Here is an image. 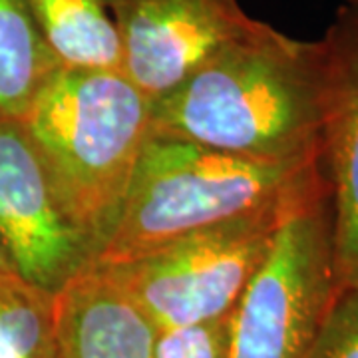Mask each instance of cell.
Returning <instances> with one entry per match:
<instances>
[{"label":"cell","instance_id":"8992f818","mask_svg":"<svg viewBox=\"0 0 358 358\" xmlns=\"http://www.w3.org/2000/svg\"><path fill=\"white\" fill-rule=\"evenodd\" d=\"M0 251L22 281L50 294L96 259L22 122L10 117H0Z\"/></svg>","mask_w":358,"mask_h":358},{"label":"cell","instance_id":"7c38bea8","mask_svg":"<svg viewBox=\"0 0 358 358\" xmlns=\"http://www.w3.org/2000/svg\"><path fill=\"white\" fill-rule=\"evenodd\" d=\"M0 358H60L54 294L0 275Z\"/></svg>","mask_w":358,"mask_h":358},{"label":"cell","instance_id":"5bb4252c","mask_svg":"<svg viewBox=\"0 0 358 358\" xmlns=\"http://www.w3.org/2000/svg\"><path fill=\"white\" fill-rule=\"evenodd\" d=\"M307 358H358V293L341 291Z\"/></svg>","mask_w":358,"mask_h":358},{"label":"cell","instance_id":"9c48e42d","mask_svg":"<svg viewBox=\"0 0 358 358\" xmlns=\"http://www.w3.org/2000/svg\"><path fill=\"white\" fill-rule=\"evenodd\" d=\"M60 358H152L155 329L110 268L88 267L54 294Z\"/></svg>","mask_w":358,"mask_h":358},{"label":"cell","instance_id":"9a60e30c","mask_svg":"<svg viewBox=\"0 0 358 358\" xmlns=\"http://www.w3.org/2000/svg\"><path fill=\"white\" fill-rule=\"evenodd\" d=\"M0 275H16L14 268L10 267V263L6 261V257L2 255V251H0Z\"/></svg>","mask_w":358,"mask_h":358},{"label":"cell","instance_id":"3957f363","mask_svg":"<svg viewBox=\"0 0 358 358\" xmlns=\"http://www.w3.org/2000/svg\"><path fill=\"white\" fill-rule=\"evenodd\" d=\"M152 110L124 70L60 66L20 120L96 257L150 140Z\"/></svg>","mask_w":358,"mask_h":358},{"label":"cell","instance_id":"4fadbf2b","mask_svg":"<svg viewBox=\"0 0 358 358\" xmlns=\"http://www.w3.org/2000/svg\"><path fill=\"white\" fill-rule=\"evenodd\" d=\"M152 358H229L227 317L155 331Z\"/></svg>","mask_w":358,"mask_h":358},{"label":"cell","instance_id":"52a82bcc","mask_svg":"<svg viewBox=\"0 0 358 358\" xmlns=\"http://www.w3.org/2000/svg\"><path fill=\"white\" fill-rule=\"evenodd\" d=\"M106 2L122 44V70L152 102L255 24L239 0Z\"/></svg>","mask_w":358,"mask_h":358},{"label":"cell","instance_id":"2e32d148","mask_svg":"<svg viewBox=\"0 0 358 358\" xmlns=\"http://www.w3.org/2000/svg\"><path fill=\"white\" fill-rule=\"evenodd\" d=\"M346 6H352V8H357L358 10V0H345Z\"/></svg>","mask_w":358,"mask_h":358},{"label":"cell","instance_id":"30bf717a","mask_svg":"<svg viewBox=\"0 0 358 358\" xmlns=\"http://www.w3.org/2000/svg\"><path fill=\"white\" fill-rule=\"evenodd\" d=\"M32 6L58 66L122 70V44L106 0H32Z\"/></svg>","mask_w":358,"mask_h":358},{"label":"cell","instance_id":"5b68a950","mask_svg":"<svg viewBox=\"0 0 358 358\" xmlns=\"http://www.w3.org/2000/svg\"><path fill=\"white\" fill-rule=\"evenodd\" d=\"M299 209L229 221L106 268L155 331L223 319L265 261L279 227Z\"/></svg>","mask_w":358,"mask_h":358},{"label":"cell","instance_id":"6da1fadb","mask_svg":"<svg viewBox=\"0 0 358 358\" xmlns=\"http://www.w3.org/2000/svg\"><path fill=\"white\" fill-rule=\"evenodd\" d=\"M324 52L253 28L154 102L152 136L271 164L320 159Z\"/></svg>","mask_w":358,"mask_h":358},{"label":"cell","instance_id":"7a4b0ae2","mask_svg":"<svg viewBox=\"0 0 358 358\" xmlns=\"http://www.w3.org/2000/svg\"><path fill=\"white\" fill-rule=\"evenodd\" d=\"M331 193L322 162L271 164L152 136L94 265L114 267L193 233Z\"/></svg>","mask_w":358,"mask_h":358},{"label":"cell","instance_id":"277c9868","mask_svg":"<svg viewBox=\"0 0 358 358\" xmlns=\"http://www.w3.org/2000/svg\"><path fill=\"white\" fill-rule=\"evenodd\" d=\"M331 193L282 223L227 317L229 358H307L338 294Z\"/></svg>","mask_w":358,"mask_h":358},{"label":"cell","instance_id":"8fae6325","mask_svg":"<svg viewBox=\"0 0 358 358\" xmlns=\"http://www.w3.org/2000/svg\"><path fill=\"white\" fill-rule=\"evenodd\" d=\"M58 68L42 38L32 0H0V117L22 120Z\"/></svg>","mask_w":358,"mask_h":358},{"label":"cell","instance_id":"ba28073f","mask_svg":"<svg viewBox=\"0 0 358 358\" xmlns=\"http://www.w3.org/2000/svg\"><path fill=\"white\" fill-rule=\"evenodd\" d=\"M324 52L320 162L331 189L338 293H358V10L343 4L320 38Z\"/></svg>","mask_w":358,"mask_h":358}]
</instances>
